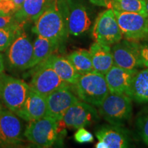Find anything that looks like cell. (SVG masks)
Segmentation results:
<instances>
[{
	"label": "cell",
	"mask_w": 148,
	"mask_h": 148,
	"mask_svg": "<svg viewBox=\"0 0 148 148\" xmlns=\"http://www.w3.org/2000/svg\"><path fill=\"white\" fill-rule=\"evenodd\" d=\"M33 32L60 45L69 35L60 0H54L34 21Z\"/></svg>",
	"instance_id": "cell-1"
},
{
	"label": "cell",
	"mask_w": 148,
	"mask_h": 148,
	"mask_svg": "<svg viewBox=\"0 0 148 148\" xmlns=\"http://www.w3.org/2000/svg\"><path fill=\"white\" fill-rule=\"evenodd\" d=\"M73 86L79 99L97 107L110 92L104 75L94 70L79 75Z\"/></svg>",
	"instance_id": "cell-2"
},
{
	"label": "cell",
	"mask_w": 148,
	"mask_h": 148,
	"mask_svg": "<svg viewBox=\"0 0 148 148\" xmlns=\"http://www.w3.org/2000/svg\"><path fill=\"white\" fill-rule=\"evenodd\" d=\"M132 100L125 94L109 92L98 107V112L110 124L123 126L132 116Z\"/></svg>",
	"instance_id": "cell-3"
},
{
	"label": "cell",
	"mask_w": 148,
	"mask_h": 148,
	"mask_svg": "<svg viewBox=\"0 0 148 148\" xmlns=\"http://www.w3.org/2000/svg\"><path fill=\"white\" fill-rule=\"evenodd\" d=\"M29 86L22 79L0 74V99L9 110L16 113L23 106Z\"/></svg>",
	"instance_id": "cell-4"
},
{
	"label": "cell",
	"mask_w": 148,
	"mask_h": 148,
	"mask_svg": "<svg viewBox=\"0 0 148 148\" xmlns=\"http://www.w3.org/2000/svg\"><path fill=\"white\" fill-rule=\"evenodd\" d=\"M23 135L37 147H50L58 137V121L47 115L29 121Z\"/></svg>",
	"instance_id": "cell-5"
},
{
	"label": "cell",
	"mask_w": 148,
	"mask_h": 148,
	"mask_svg": "<svg viewBox=\"0 0 148 148\" xmlns=\"http://www.w3.org/2000/svg\"><path fill=\"white\" fill-rule=\"evenodd\" d=\"M95 42L110 46L123 38L114 10L107 8L98 15L92 29Z\"/></svg>",
	"instance_id": "cell-6"
},
{
	"label": "cell",
	"mask_w": 148,
	"mask_h": 148,
	"mask_svg": "<svg viewBox=\"0 0 148 148\" xmlns=\"http://www.w3.org/2000/svg\"><path fill=\"white\" fill-rule=\"evenodd\" d=\"M124 39L142 41L148 38V18L137 12L114 10Z\"/></svg>",
	"instance_id": "cell-7"
},
{
	"label": "cell",
	"mask_w": 148,
	"mask_h": 148,
	"mask_svg": "<svg viewBox=\"0 0 148 148\" xmlns=\"http://www.w3.org/2000/svg\"><path fill=\"white\" fill-rule=\"evenodd\" d=\"M114 64L130 70L144 68L140 52V42L123 39L111 46Z\"/></svg>",
	"instance_id": "cell-8"
},
{
	"label": "cell",
	"mask_w": 148,
	"mask_h": 148,
	"mask_svg": "<svg viewBox=\"0 0 148 148\" xmlns=\"http://www.w3.org/2000/svg\"><path fill=\"white\" fill-rule=\"evenodd\" d=\"M33 53L34 46L32 40L21 29L8 47L7 56L9 64L12 67L20 70L29 69Z\"/></svg>",
	"instance_id": "cell-9"
},
{
	"label": "cell",
	"mask_w": 148,
	"mask_h": 148,
	"mask_svg": "<svg viewBox=\"0 0 148 148\" xmlns=\"http://www.w3.org/2000/svg\"><path fill=\"white\" fill-rule=\"evenodd\" d=\"M29 82L30 88L47 97L58 88L69 86L58 76L54 70L44 61L38 64Z\"/></svg>",
	"instance_id": "cell-10"
},
{
	"label": "cell",
	"mask_w": 148,
	"mask_h": 148,
	"mask_svg": "<svg viewBox=\"0 0 148 148\" xmlns=\"http://www.w3.org/2000/svg\"><path fill=\"white\" fill-rule=\"evenodd\" d=\"M99 116L94 106L79 100L66 111L62 119L58 121L67 128L79 129L97 121Z\"/></svg>",
	"instance_id": "cell-11"
},
{
	"label": "cell",
	"mask_w": 148,
	"mask_h": 148,
	"mask_svg": "<svg viewBox=\"0 0 148 148\" xmlns=\"http://www.w3.org/2000/svg\"><path fill=\"white\" fill-rule=\"evenodd\" d=\"M69 34L77 36L89 29L91 21L87 10L81 3L72 0H60Z\"/></svg>",
	"instance_id": "cell-12"
},
{
	"label": "cell",
	"mask_w": 148,
	"mask_h": 148,
	"mask_svg": "<svg viewBox=\"0 0 148 148\" xmlns=\"http://www.w3.org/2000/svg\"><path fill=\"white\" fill-rule=\"evenodd\" d=\"M23 124L18 116L8 108L0 107V145H19L23 141Z\"/></svg>",
	"instance_id": "cell-13"
},
{
	"label": "cell",
	"mask_w": 148,
	"mask_h": 148,
	"mask_svg": "<svg viewBox=\"0 0 148 148\" xmlns=\"http://www.w3.org/2000/svg\"><path fill=\"white\" fill-rule=\"evenodd\" d=\"M79 100L71 90L69 85L58 88L46 97V115L57 121L62 119L66 111Z\"/></svg>",
	"instance_id": "cell-14"
},
{
	"label": "cell",
	"mask_w": 148,
	"mask_h": 148,
	"mask_svg": "<svg viewBox=\"0 0 148 148\" xmlns=\"http://www.w3.org/2000/svg\"><path fill=\"white\" fill-rule=\"evenodd\" d=\"M95 136L106 148H125L131 145L130 135L120 125H103L96 130Z\"/></svg>",
	"instance_id": "cell-15"
},
{
	"label": "cell",
	"mask_w": 148,
	"mask_h": 148,
	"mask_svg": "<svg viewBox=\"0 0 148 148\" xmlns=\"http://www.w3.org/2000/svg\"><path fill=\"white\" fill-rule=\"evenodd\" d=\"M138 70H130L114 64L105 74L110 92L128 95L132 79Z\"/></svg>",
	"instance_id": "cell-16"
},
{
	"label": "cell",
	"mask_w": 148,
	"mask_h": 148,
	"mask_svg": "<svg viewBox=\"0 0 148 148\" xmlns=\"http://www.w3.org/2000/svg\"><path fill=\"white\" fill-rule=\"evenodd\" d=\"M46 110L47 101L45 96L34 91L29 87L25 103L16 114L22 119L29 122L45 116Z\"/></svg>",
	"instance_id": "cell-17"
},
{
	"label": "cell",
	"mask_w": 148,
	"mask_h": 148,
	"mask_svg": "<svg viewBox=\"0 0 148 148\" xmlns=\"http://www.w3.org/2000/svg\"><path fill=\"white\" fill-rule=\"evenodd\" d=\"M94 71L105 75L114 65L111 46L94 42L89 48Z\"/></svg>",
	"instance_id": "cell-18"
},
{
	"label": "cell",
	"mask_w": 148,
	"mask_h": 148,
	"mask_svg": "<svg viewBox=\"0 0 148 148\" xmlns=\"http://www.w3.org/2000/svg\"><path fill=\"white\" fill-rule=\"evenodd\" d=\"M51 3L50 0H25L21 8L13 15L21 25L35 21Z\"/></svg>",
	"instance_id": "cell-19"
},
{
	"label": "cell",
	"mask_w": 148,
	"mask_h": 148,
	"mask_svg": "<svg viewBox=\"0 0 148 148\" xmlns=\"http://www.w3.org/2000/svg\"><path fill=\"white\" fill-rule=\"evenodd\" d=\"M45 62L56 72L61 79L69 84H75L80 75L71 62L65 57L53 53Z\"/></svg>",
	"instance_id": "cell-20"
},
{
	"label": "cell",
	"mask_w": 148,
	"mask_h": 148,
	"mask_svg": "<svg viewBox=\"0 0 148 148\" xmlns=\"http://www.w3.org/2000/svg\"><path fill=\"white\" fill-rule=\"evenodd\" d=\"M93 4L120 12H137L147 16L145 0H89Z\"/></svg>",
	"instance_id": "cell-21"
},
{
	"label": "cell",
	"mask_w": 148,
	"mask_h": 148,
	"mask_svg": "<svg viewBox=\"0 0 148 148\" xmlns=\"http://www.w3.org/2000/svg\"><path fill=\"white\" fill-rule=\"evenodd\" d=\"M128 96L138 103H148V67L135 73Z\"/></svg>",
	"instance_id": "cell-22"
},
{
	"label": "cell",
	"mask_w": 148,
	"mask_h": 148,
	"mask_svg": "<svg viewBox=\"0 0 148 148\" xmlns=\"http://www.w3.org/2000/svg\"><path fill=\"white\" fill-rule=\"evenodd\" d=\"M34 53L30 68L38 65L47 60L59 47L60 45L45 37L38 36L33 42Z\"/></svg>",
	"instance_id": "cell-23"
},
{
	"label": "cell",
	"mask_w": 148,
	"mask_h": 148,
	"mask_svg": "<svg viewBox=\"0 0 148 148\" xmlns=\"http://www.w3.org/2000/svg\"><path fill=\"white\" fill-rule=\"evenodd\" d=\"M66 58L80 75L94 70L89 50L84 49H76L69 53Z\"/></svg>",
	"instance_id": "cell-24"
},
{
	"label": "cell",
	"mask_w": 148,
	"mask_h": 148,
	"mask_svg": "<svg viewBox=\"0 0 148 148\" xmlns=\"http://www.w3.org/2000/svg\"><path fill=\"white\" fill-rule=\"evenodd\" d=\"M22 29V25L0 28V51L8 49L16 35Z\"/></svg>",
	"instance_id": "cell-25"
},
{
	"label": "cell",
	"mask_w": 148,
	"mask_h": 148,
	"mask_svg": "<svg viewBox=\"0 0 148 148\" xmlns=\"http://www.w3.org/2000/svg\"><path fill=\"white\" fill-rule=\"evenodd\" d=\"M136 125L140 138L148 146V109L140 112L136 117Z\"/></svg>",
	"instance_id": "cell-26"
},
{
	"label": "cell",
	"mask_w": 148,
	"mask_h": 148,
	"mask_svg": "<svg viewBox=\"0 0 148 148\" xmlns=\"http://www.w3.org/2000/svg\"><path fill=\"white\" fill-rule=\"evenodd\" d=\"M74 139L79 143H91L94 140V137L91 133L84 127H80L77 129V132L74 134Z\"/></svg>",
	"instance_id": "cell-27"
},
{
	"label": "cell",
	"mask_w": 148,
	"mask_h": 148,
	"mask_svg": "<svg viewBox=\"0 0 148 148\" xmlns=\"http://www.w3.org/2000/svg\"><path fill=\"white\" fill-rule=\"evenodd\" d=\"M16 12L13 0H0V15H13Z\"/></svg>",
	"instance_id": "cell-28"
},
{
	"label": "cell",
	"mask_w": 148,
	"mask_h": 148,
	"mask_svg": "<svg viewBox=\"0 0 148 148\" xmlns=\"http://www.w3.org/2000/svg\"><path fill=\"white\" fill-rule=\"evenodd\" d=\"M23 25L14 18V15H0V28L16 27Z\"/></svg>",
	"instance_id": "cell-29"
},
{
	"label": "cell",
	"mask_w": 148,
	"mask_h": 148,
	"mask_svg": "<svg viewBox=\"0 0 148 148\" xmlns=\"http://www.w3.org/2000/svg\"><path fill=\"white\" fill-rule=\"evenodd\" d=\"M140 52L144 68L148 67V38L140 41Z\"/></svg>",
	"instance_id": "cell-30"
},
{
	"label": "cell",
	"mask_w": 148,
	"mask_h": 148,
	"mask_svg": "<svg viewBox=\"0 0 148 148\" xmlns=\"http://www.w3.org/2000/svg\"><path fill=\"white\" fill-rule=\"evenodd\" d=\"M25 0H13L14 4L16 5V11H18L20 8H21V6L23 4V2Z\"/></svg>",
	"instance_id": "cell-31"
},
{
	"label": "cell",
	"mask_w": 148,
	"mask_h": 148,
	"mask_svg": "<svg viewBox=\"0 0 148 148\" xmlns=\"http://www.w3.org/2000/svg\"><path fill=\"white\" fill-rule=\"evenodd\" d=\"M4 70V62H3V57L2 54L0 53V74L3 73Z\"/></svg>",
	"instance_id": "cell-32"
},
{
	"label": "cell",
	"mask_w": 148,
	"mask_h": 148,
	"mask_svg": "<svg viewBox=\"0 0 148 148\" xmlns=\"http://www.w3.org/2000/svg\"><path fill=\"white\" fill-rule=\"evenodd\" d=\"M145 7H146V12H147V16L148 18V0H145Z\"/></svg>",
	"instance_id": "cell-33"
},
{
	"label": "cell",
	"mask_w": 148,
	"mask_h": 148,
	"mask_svg": "<svg viewBox=\"0 0 148 148\" xmlns=\"http://www.w3.org/2000/svg\"><path fill=\"white\" fill-rule=\"evenodd\" d=\"M0 147H1V145H0Z\"/></svg>",
	"instance_id": "cell-34"
}]
</instances>
